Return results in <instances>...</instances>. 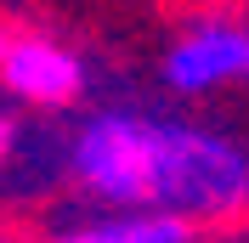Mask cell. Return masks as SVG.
I'll return each instance as SVG.
<instances>
[{"mask_svg": "<svg viewBox=\"0 0 249 243\" xmlns=\"http://www.w3.org/2000/svg\"><path fill=\"white\" fill-rule=\"evenodd\" d=\"M198 226L164 209H102L91 221H79L74 232H62L57 243H193Z\"/></svg>", "mask_w": 249, "mask_h": 243, "instance_id": "cell-4", "label": "cell"}, {"mask_svg": "<svg viewBox=\"0 0 249 243\" xmlns=\"http://www.w3.org/2000/svg\"><path fill=\"white\" fill-rule=\"evenodd\" d=\"M68 175L102 209H164L193 226L249 209V147L198 119L102 107L68 136Z\"/></svg>", "mask_w": 249, "mask_h": 243, "instance_id": "cell-1", "label": "cell"}, {"mask_svg": "<svg viewBox=\"0 0 249 243\" xmlns=\"http://www.w3.org/2000/svg\"><path fill=\"white\" fill-rule=\"evenodd\" d=\"M12 147H17V124H12V113H0V164L12 158Z\"/></svg>", "mask_w": 249, "mask_h": 243, "instance_id": "cell-5", "label": "cell"}, {"mask_svg": "<svg viewBox=\"0 0 249 243\" xmlns=\"http://www.w3.org/2000/svg\"><path fill=\"white\" fill-rule=\"evenodd\" d=\"M159 74H164V85L176 96H215L227 85H238V79H249V23L232 12L193 17L164 46Z\"/></svg>", "mask_w": 249, "mask_h": 243, "instance_id": "cell-2", "label": "cell"}, {"mask_svg": "<svg viewBox=\"0 0 249 243\" xmlns=\"http://www.w3.org/2000/svg\"><path fill=\"white\" fill-rule=\"evenodd\" d=\"M0 85L29 107H74L85 96V62L51 34H6Z\"/></svg>", "mask_w": 249, "mask_h": 243, "instance_id": "cell-3", "label": "cell"}, {"mask_svg": "<svg viewBox=\"0 0 249 243\" xmlns=\"http://www.w3.org/2000/svg\"><path fill=\"white\" fill-rule=\"evenodd\" d=\"M0 46H6V29H0Z\"/></svg>", "mask_w": 249, "mask_h": 243, "instance_id": "cell-6", "label": "cell"}]
</instances>
